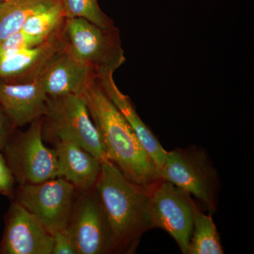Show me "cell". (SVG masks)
<instances>
[{"label": "cell", "mask_w": 254, "mask_h": 254, "mask_svg": "<svg viewBox=\"0 0 254 254\" xmlns=\"http://www.w3.org/2000/svg\"><path fill=\"white\" fill-rule=\"evenodd\" d=\"M104 148L106 158L132 182L150 191L160 172L118 108L102 89L98 78L81 95Z\"/></svg>", "instance_id": "obj_1"}, {"label": "cell", "mask_w": 254, "mask_h": 254, "mask_svg": "<svg viewBox=\"0 0 254 254\" xmlns=\"http://www.w3.org/2000/svg\"><path fill=\"white\" fill-rule=\"evenodd\" d=\"M95 188L109 223L115 252L130 253L150 230L149 191L127 178L108 159L101 162Z\"/></svg>", "instance_id": "obj_2"}, {"label": "cell", "mask_w": 254, "mask_h": 254, "mask_svg": "<svg viewBox=\"0 0 254 254\" xmlns=\"http://www.w3.org/2000/svg\"><path fill=\"white\" fill-rule=\"evenodd\" d=\"M42 121V134L45 139L53 143L71 142L100 161L106 160L99 133L81 96H48L46 112Z\"/></svg>", "instance_id": "obj_3"}, {"label": "cell", "mask_w": 254, "mask_h": 254, "mask_svg": "<svg viewBox=\"0 0 254 254\" xmlns=\"http://www.w3.org/2000/svg\"><path fill=\"white\" fill-rule=\"evenodd\" d=\"M63 38L65 48L98 75L115 73L126 61L120 31L103 28L84 18H66Z\"/></svg>", "instance_id": "obj_4"}, {"label": "cell", "mask_w": 254, "mask_h": 254, "mask_svg": "<svg viewBox=\"0 0 254 254\" xmlns=\"http://www.w3.org/2000/svg\"><path fill=\"white\" fill-rule=\"evenodd\" d=\"M160 177L194 195L210 214L216 211L218 175L204 150L189 148L168 151Z\"/></svg>", "instance_id": "obj_5"}, {"label": "cell", "mask_w": 254, "mask_h": 254, "mask_svg": "<svg viewBox=\"0 0 254 254\" xmlns=\"http://www.w3.org/2000/svg\"><path fill=\"white\" fill-rule=\"evenodd\" d=\"M42 118L26 131L13 133L2 153L18 185L38 184L58 177L55 149L43 143Z\"/></svg>", "instance_id": "obj_6"}, {"label": "cell", "mask_w": 254, "mask_h": 254, "mask_svg": "<svg viewBox=\"0 0 254 254\" xmlns=\"http://www.w3.org/2000/svg\"><path fill=\"white\" fill-rule=\"evenodd\" d=\"M76 191L64 179L55 177L41 183L18 185L15 200L53 235L67 227L77 197Z\"/></svg>", "instance_id": "obj_7"}, {"label": "cell", "mask_w": 254, "mask_h": 254, "mask_svg": "<svg viewBox=\"0 0 254 254\" xmlns=\"http://www.w3.org/2000/svg\"><path fill=\"white\" fill-rule=\"evenodd\" d=\"M195 208L190 193L170 182L160 180L149 191L150 230H165L177 242L182 253L188 254Z\"/></svg>", "instance_id": "obj_8"}, {"label": "cell", "mask_w": 254, "mask_h": 254, "mask_svg": "<svg viewBox=\"0 0 254 254\" xmlns=\"http://www.w3.org/2000/svg\"><path fill=\"white\" fill-rule=\"evenodd\" d=\"M66 227L78 254L115 252L113 237L95 188L80 192Z\"/></svg>", "instance_id": "obj_9"}, {"label": "cell", "mask_w": 254, "mask_h": 254, "mask_svg": "<svg viewBox=\"0 0 254 254\" xmlns=\"http://www.w3.org/2000/svg\"><path fill=\"white\" fill-rule=\"evenodd\" d=\"M53 237L24 207L13 201L5 217L1 254H52Z\"/></svg>", "instance_id": "obj_10"}, {"label": "cell", "mask_w": 254, "mask_h": 254, "mask_svg": "<svg viewBox=\"0 0 254 254\" xmlns=\"http://www.w3.org/2000/svg\"><path fill=\"white\" fill-rule=\"evenodd\" d=\"M97 78L96 73L71 54L63 43L37 80L48 96H81Z\"/></svg>", "instance_id": "obj_11"}, {"label": "cell", "mask_w": 254, "mask_h": 254, "mask_svg": "<svg viewBox=\"0 0 254 254\" xmlns=\"http://www.w3.org/2000/svg\"><path fill=\"white\" fill-rule=\"evenodd\" d=\"M63 26L38 46L0 58V80L10 83L36 81L63 46Z\"/></svg>", "instance_id": "obj_12"}, {"label": "cell", "mask_w": 254, "mask_h": 254, "mask_svg": "<svg viewBox=\"0 0 254 254\" xmlns=\"http://www.w3.org/2000/svg\"><path fill=\"white\" fill-rule=\"evenodd\" d=\"M48 95L38 80L10 83L0 80V105L15 128L30 125L44 116Z\"/></svg>", "instance_id": "obj_13"}, {"label": "cell", "mask_w": 254, "mask_h": 254, "mask_svg": "<svg viewBox=\"0 0 254 254\" xmlns=\"http://www.w3.org/2000/svg\"><path fill=\"white\" fill-rule=\"evenodd\" d=\"M54 145L58 177L64 179L79 192L94 188L101 170V161L71 142H55Z\"/></svg>", "instance_id": "obj_14"}, {"label": "cell", "mask_w": 254, "mask_h": 254, "mask_svg": "<svg viewBox=\"0 0 254 254\" xmlns=\"http://www.w3.org/2000/svg\"><path fill=\"white\" fill-rule=\"evenodd\" d=\"M98 81L102 89L123 115L159 172H160L165 163L168 151L164 149L158 138L140 118L129 97L124 94L119 89L114 81L113 73L100 76Z\"/></svg>", "instance_id": "obj_15"}, {"label": "cell", "mask_w": 254, "mask_h": 254, "mask_svg": "<svg viewBox=\"0 0 254 254\" xmlns=\"http://www.w3.org/2000/svg\"><path fill=\"white\" fill-rule=\"evenodd\" d=\"M60 0H5L0 4V43L22 28L33 15Z\"/></svg>", "instance_id": "obj_16"}, {"label": "cell", "mask_w": 254, "mask_h": 254, "mask_svg": "<svg viewBox=\"0 0 254 254\" xmlns=\"http://www.w3.org/2000/svg\"><path fill=\"white\" fill-rule=\"evenodd\" d=\"M223 254L220 235L211 215L203 213L196 206L188 254Z\"/></svg>", "instance_id": "obj_17"}, {"label": "cell", "mask_w": 254, "mask_h": 254, "mask_svg": "<svg viewBox=\"0 0 254 254\" xmlns=\"http://www.w3.org/2000/svg\"><path fill=\"white\" fill-rule=\"evenodd\" d=\"M65 19L60 1L33 15L24 23L21 30L31 36L47 39L63 27Z\"/></svg>", "instance_id": "obj_18"}, {"label": "cell", "mask_w": 254, "mask_h": 254, "mask_svg": "<svg viewBox=\"0 0 254 254\" xmlns=\"http://www.w3.org/2000/svg\"><path fill=\"white\" fill-rule=\"evenodd\" d=\"M65 18H81L103 28H113V21L103 12L98 0H60Z\"/></svg>", "instance_id": "obj_19"}, {"label": "cell", "mask_w": 254, "mask_h": 254, "mask_svg": "<svg viewBox=\"0 0 254 254\" xmlns=\"http://www.w3.org/2000/svg\"><path fill=\"white\" fill-rule=\"evenodd\" d=\"M46 40L20 30L0 43V58L38 46Z\"/></svg>", "instance_id": "obj_20"}, {"label": "cell", "mask_w": 254, "mask_h": 254, "mask_svg": "<svg viewBox=\"0 0 254 254\" xmlns=\"http://www.w3.org/2000/svg\"><path fill=\"white\" fill-rule=\"evenodd\" d=\"M53 247L52 254H78L67 229L53 233Z\"/></svg>", "instance_id": "obj_21"}, {"label": "cell", "mask_w": 254, "mask_h": 254, "mask_svg": "<svg viewBox=\"0 0 254 254\" xmlns=\"http://www.w3.org/2000/svg\"><path fill=\"white\" fill-rule=\"evenodd\" d=\"M15 183L14 175L0 151V193L9 196L14 194Z\"/></svg>", "instance_id": "obj_22"}, {"label": "cell", "mask_w": 254, "mask_h": 254, "mask_svg": "<svg viewBox=\"0 0 254 254\" xmlns=\"http://www.w3.org/2000/svg\"><path fill=\"white\" fill-rule=\"evenodd\" d=\"M16 128L0 105V151H2Z\"/></svg>", "instance_id": "obj_23"}, {"label": "cell", "mask_w": 254, "mask_h": 254, "mask_svg": "<svg viewBox=\"0 0 254 254\" xmlns=\"http://www.w3.org/2000/svg\"><path fill=\"white\" fill-rule=\"evenodd\" d=\"M4 1H5V0H0V4H1V3L3 2Z\"/></svg>", "instance_id": "obj_24"}]
</instances>
